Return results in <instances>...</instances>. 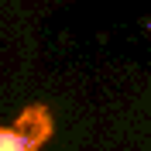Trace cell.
Instances as JSON below:
<instances>
[{
	"label": "cell",
	"mask_w": 151,
	"mask_h": 151,
	"mask_svg": "<svg viewBox=\"0 0 151 151\" xmlns=\"http://www.w3.org/2000/svg\"><path fill=\"white\" fill-rule=\"evenodd\" d=\"M52 134V113L41 103L28 106L14 127H0V151H38Z\"/></svg>",
	"instance_id": "1"
}]
</instances>
